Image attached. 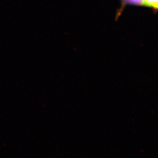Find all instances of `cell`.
<instances>
[{"instance_id":"7a4b0ae2","label":"cell","mask_w":158,"mask_h":158,"mask_svg":"<svg viewBox=\"0 0 158 158\" xmlns=\"http://www.w3.org/2000/svg\"><path fill=\"white\" fill-rule=\"evenodd\" d=\"M123 3L125 4H131L135 6H143V0H122Z\"/></svg>"},{"instance_id":"6da1fadb","label":"cell","mask_w":158,"mask_h":158,"mask_svg":"<svg viewBox=\"0 0 158 158\" xmlns=\"http://www.w3.org/2000/svg\"><path fill=\"white\" fill-rule=\"evenodd\" d=\"M143 6L158 10V0H143Z\"/></svg>"}]
</instances>
